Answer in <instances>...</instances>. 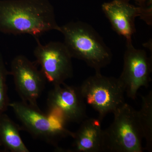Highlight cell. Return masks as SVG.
<instances>
[{"label":"cell","instance_id":"2","mask_svg":"<svg viewBox=\"0 0 152 152\" xmlns=\"http://www.w3.org/2000/svg\"><path fill=\"white\" fill-rule=\"evenodd\" d=\"M64 44L72 58L83 61L87 65L101 72L111 62V50L102 37L91 25L77 21L61 26Z\"/></svg>","mask_w":152,"mask_h":152},{"label":"cell","instance_id":"11","mask_svg":"<svg viewBox=\"0 0 152 152\" xmlns=\"http://www.w3.org/2000/svg\"><path fill=\"white\" fill-rule=\"evenodd\" d=\"M99 119H85L76 132H73L72 148L64 149L59 147L58 152H104V130Z\"/></svg>","mask_w":152,"mask_h":152},{"label":"cell","instance_id":"15","mask_svg":"<svg viewBox=\"0 0 152 152\" xmlns=\"http://www.w3.org/2000/svg\"><path fill=\"white\" fill-rule=\"evenodd\" d=\"M130 1V0H129ZM137 6L144 7H152V0H134Z\"/></svg>","mask_w":152,"mask_h":152},{"label":"cell","instance_id":"12","mask_svg":"<svg viewBox=\"0 0 152 152\" xmlns=\"http://www.w3.org/2000/svg\"><path fill=\"white\" fill-rule=\"evenodd\" d=\"M23 129L4 113L0 115V146L10 152H29L20 134Z\"/></svg>","mask_w":152,"mask_h":152},{"label":"cell","instance_id":"10","mask_svg":"<svg viewBox=\"0 0 152 152\" xmlns=\"http://www.w3.org/2000/svg\"><path fill=\"white\" fill-rule=\"evenodd\" d=\"M129 0H113L102 5V10L113 30L126 41L132 40L136 33L135 21L140 17L147 24L152 25V8L135 6Z\"/></svg>","mask_w":152,"mask_h":152},{"label":"cell","instance_id":"4","mask_svg":"<svg viewBox=\"0 0 152 152\" xmlns=\"http://www.w3.org/2000/svg\"><path fill=\"white\" fill-rule=\"evenodd\" d=\"M22 124V129L33 137L58 148L60 141L72 137L73 132L66 127L67 123L56 116L43 113L39 107L31 105L22 101L10 104Z\"/></svg>","mask_w":152,"mask_h":152},{"label":"cell","instance_id":"3","mask_svg":"<svg viewBox=\"0 0 152 152\" xmlns=\"http://www.w3.org/2000/svg\"><path fill=\"white\" fill-rule=\"evenodd\" d=\"M111 125L104 130V152H142L143 132L138 111L125 103L113 113Z\"/></svg>","mask_w":152,"mask_h":152},{"label":"cell","instance_id":"6","mask_svg":"<svg viewBox=\"0 0 152 152\" xmlns=\"http://www.w3.org/2000/svg\"><path fill=\"white\" fill-rule=\"evenodd\" d=\"M35 38L37 45L34 56L47 81L53 86H58L72 77L73 58L64 43L50 42L43 45L38 37Z\"/></svg>","mask_w":152,"mask_h":152},{"label":"cell","instance_id":"9","mask_svg":"<svg viewBox=\"0 0 152 152\" xmlns=\"http://www.w3.org/2000/svg\"><path fill=\"white\" fill-rule=\"evenodd\" d=\"M48 112L69 123L80 124L86 117V104L79 87L65 83L53 86L48 94Z\"/></svg>","mask_w":152,"mask_h":152},{"label":"cell","instance_id":"14","mask_svg":"<svg viewBox=\"0 0 152 152\" xmlns=\"http://www.w3.org/2000/svg\"><path fill=\"white\" fill-rule=\"evenodd\" d=\"M10 75L4 57L0 52V115L5 113L10 104L8 94L7 78Z\"/></svg>","mask_w":152,"mask_h":152},{"label":"cell","instance_id":"1","mask_svg":"<svg viewBox=\"0 0 152 152\" xmlns=\"http://www.w3.org/2000/svg\"><path fill=\"white\" fill-rule=\"evenodd\" d=\"M52 31L61 26L49 0H0V32L36 37Z\"/></svg>","mask_w":152,"mask_h":152},{"label":"cell","instance_id":"8","mask_svg":"<svg viewBox=\"0 0 152 152\" xmlns=\"http://www.w3.org/2000/svg\"><path fill=\"white\" fill-rule=\"evenodd\" d=\"M10 75L13 78L16 91L22 102L38 107L37 100L45 89L47 80L40 69L26 56L20 55L11 63Z\"/></svg>","mask_w":152,"mask_h":152},{"label":"cell","instance_id":"13","mask_svg":"<svg viewBox=\"0 0 152 152\" xmlns=\"http://www.w3.org/2000/svg\"><path fill=\"white\" fill-rule=\"evenodd\" d=\"M141 108L137 111L138 114L146 141L145 150L151 152L152 150V91L145 96H141Z\"/></svg>","mask_w":152,"mask_h":152},{"label":"cell","instance_id":"7","mask_svg":"<svg viewBox=\"0 0 152 152\" xmlns=\"http://www.w3.org/2000/svg\"><path fill=\"white\" fill-rule=\"evenodd\" d=\"M151 72V59L145 50L135 48L132 40L126 41L124 66L118 78L124 85L128 97L135 100L140 88H148Z\"/></svg>","mask_w":152,"mask_h":152},{"label":"cell","instance_id":"5","mask_svg":"<svg viewBox=\"0 0 152 152\" xmlns=\"http://www.w3.org/2000/svg\"><path fill=\"white\" fill-rule=\"evenodd\" d=\"M79 87L86 104L99 114L102 121L125 103V87L120 79L103 75L101 72L87 78Z\"/></svg>","mask_w":152,"mask_h":152}]
</instances>
